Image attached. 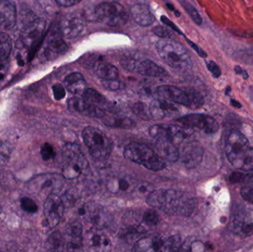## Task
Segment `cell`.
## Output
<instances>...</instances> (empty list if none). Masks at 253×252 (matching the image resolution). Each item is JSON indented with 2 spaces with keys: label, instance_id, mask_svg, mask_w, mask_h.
Instances as JSON below:
<instances>
[{
  "label": "cell",
  "instance_id": "1",
  "mask_svg": "<svg viewBox=\"0 0 253 252\" xmlns=\"http://www.w3.org/2000/svg\"><path fill=\"white\" fill-rule=\"evenodd\" d=\"M147 203L169 216H188L193 208L190 198L174 189H155L147 195Z\"/></svg>",
  "mask_w": 253,
  "mask_h": 252
},
{
  "label": "cell",
  "instance_id": "2",
  "mask_svg": "<svg viewBox=\"0 0 253 252\" xmlns=\"http://www.w3.org/2000/svg\"><path fill=\"white\" fill-rule=\"evenodd\" d=\"M225 154L228 161L239 170H253V148L248 139L238 130H233L225 142Z\"/></svg>",
  "mask_w": 253,
  "mask_h": 252
},
{
  "label": "cell",
  "instance_id": "3",
  "mask_svg": "<svg viewBox=\"0 0 253 252\" xmlns=\"http://www.w3.org/2000/svg\"><path fill=\"white\" fill-rule=\"evenodd\" d=\"M156 50L161 59L172 69H191V57L185 47L171 39L162 38L156 44Z\"/></svg>",
  "mask_w": 253,
  "mask_h": 252
},
{
  "label": "cell",
  "instance_id": "4",
  "mask_svg": "<svg viewBox=\"0 0 253 252\" xmlns=\"http://www.w3.org/2000/svg\"><path fill=\"white\" fill-rule=\"evenodd\" d=\"M124 156L126 159L152 171H161L166 167L165 161L159 154L143 144L131 143L126 145Z\"/></svg>",
  "mask_w": 253,
  "mask_h": 252
},
{
  "label": "cell",
  "instance_id": "5",
  "mask_svg": "<svg viewBox=\"0 0 253 252\" xmlns=\"http://www.w3.org/2000/svg\"><path fill=\"white\" fill-rule=\"evenodd\" d=\"M83 142L90 155L96 160H104L111 155L113 142L100 129L87 127L82 133Z\"/></svg>",
  "mask_w": 253,
  "mask_h": 252
},
{
  "label": "cell",
  "instance_id": "6",
  "mask_svg": "<svg viewBox=\"0 0 253 252\" xmlns=\"http://www.w3.org/2000/svg\"><path fill=\"white\" fill-rule=\"evenodd\" d=\"M63 157L62 176L68 180H74L80 177L88 167L87 158L80 146L75 144L68 143L64 146Z\"/></svg>",
  "mask_w": 253,
  "mask_h": 252
},
{
  "label": "cell",
  "instance_id": "7",
  "mask_svg": "<svg viewBox=\"0 0 253 252\" xmlns=\"http://www.w3.org/2000/svg\"><path fill=\"white\" fill-rule=\"evenodd\" d=\"M157 93L164 99L190 109L200 108L205 103L202 95L195 90H184L174 86L162 85L158 87Z\"/></svg>",
  "mask_w": 253,
  "mask_h": 252
},
{
  "label": "cell",
  "instance_id": "8",
  "mask_svg": "<svg viewBox=\"0 0 253 252\" xmlns=\"http://www.w3.org/2000/svg\"><path fill=\"white\" fill-rule=\"evenodd\" d=\"M98 22L115 27L125 25L128 19V13L123 4L117 1H104L98 4L93 12Z\"/></svg>",
  "mask_w": 253,
  "mask_h": 252
},
{
  "label": "cell",
  "instance_id": "9",
  "mask_svg": "<svg viewBox=\"0 0 253 252\" xmlns=\"http://www.w3.org/2000/svg\"><path fill=\"white\" fill-rule=\"evenodd\" d=\"M149 134L157 142H170L179 145L191 136L192 130L177 124H155L149 129Z\"/></svg>",
  "mask_w": 253,
  "mask_h": 252
},
{
  "label": "cell",
  "instance_id": "10",
  "mask_svg": "<svg viewBox=\"0 0 253 252\" xmlns=\"http://www.w3.org/2000/svg\"><path fill=\"white\" fill-rule=\"evenodd\" d=\"M180 237L172 235L168 238L159 236H149L141 238L134 244L132 251L169 252L180 250Z\"/></svg>",
  "mask_w": 253,
  "mask_h": 252
},
{
  "label": "cell",
  "instance_id": "11",
  "mask_svg": "<svg viewBox=\"0 0 253 252\" xmlns=\"http://www.w3.org/2000/svg\"><path fill=\"white\" fill-rule=\"evenodd\" d=\"M46 26L47 22L43 19H36L30 22L21 33L20 45L29 53H34L44 36Z\"/></svg>",
  "mask_w": 253,
  "mask_h": 252
},
{
  "label": "cell",
  "instance_id": "12",
  "mask_svg": "<svg viewBox=\"0 0 253 252\" xmlns=\"http://www.w3.org/2000/svg\"><path fill=\"white\" fill-rule=\"evenodd\" d=\"M65 204L63 200L55 193H50L47 196L44 204V226L47 229H52L60 223L64 214Z\"/></svg>",
  "mask_w": 253,
  "mask_h": 252
},
{
  "label": "cell",
  "instance_id": "13",
  "mask_svg": "<svg viewBox=\"0 0 253 252\" xmlns=\"http://www.w3.org/2000/svg\"><path fill=\"white\" fill-rule=\"evenodd\" d=\"M177 122L191 130H197L206 134H212L219 130L216 120L210 115L204 114H190L177 118Z\"/></svg>",
  "mask_w": 253,
  "mask_h": 252
},
{
  "label": "cell",
  "instance_id": "14",
  "mask_svg": "<svg viewBox=\"0 0 253 252\" xmlns=\"http://www.w3.org/2000/svg\"><path fill=\"white\" fill-rule=\"evenodd\" d=\"M233 231L241 238L253 235V209L240 207L236 212L233 220Z\"/></svg>",
  "mask_w": 253,
  "mask_h": 252
},
{
  "label": "cell",
  "instance_id": "15",
  "mask_svg": "<svg viewBox=\"0 0 253 252\" xmlns=\"http://www.w3.org/2000/svg\"><path fill=\"white\" fill-rule=\"evenodd\" d=\"M83 242L87 250L93 252H109L112 248L109 237L100 229L93 228L83 237Z\"/></svg>",
  "mask_w": 253,
  "mask_h": 252
},
{
  "label": "cell",
  "instance_id": "16",
  "mask_svg": "<svg viewBox=\"0 0 253 252\" xmlns=\"http://www.w3.org/2000/svg\"><path fill=\"white\" fill-rule=\"evenodd\" d=\"M59 28L64 36L73 39L78 37L84 31V21L79 13H69L62 19Z\"/></svg>",
  "mask_w": 253,
  "mask_h": 252
},
{
  "label": "cell",
  "instance_id": "17",
  "mask_svg": "<svg viewBox=\"0 0 253 252\" xmlns=\"http://www.w3.org/2000/svg\"><path fill=\"white\" fill-rule=\"evenodd\" d=\"M68 108L71 112L80 114L84 116L92 117V118H102L105 116V111L99 109L97 107L93 106L87 103L84 99L80 98L73 97L68 102Z\"/></svg>",
  "mask_w": 253,
  "mask_h": 252
},
{
  "label": "cell",
  "instance_id": "18",
  "mask_svg": "<svg viewBox=\"0 0 253 252\" xmlns=\"http://www.w3.org/2000/svg\"><path fill=\"white\" fill-rule=\"evenodd\" d=\"M204 149L202 146L196 144H189L180 152L179 159L184 167L193 169L202 163Z\"/></svg>",
  "mask_w": 253,
  "mask_h": 252
},
{
  "label": "cell",
  "instance_id": "19",
  "mask_svg": "<svg viewBox=\"0 0 253 252\" xmlns=\"http://www.w3.org/2000/svg\"><path fill=\"white\" fill-rule=\"evenodd\" d=\"M13 2L10 0H0V31H9L16 25L17 14Z\"/></svg>",
  "mask_w": 253,
  "mask_h": 252
},
{
  "label": "cell",
  "instance_id": "20",
  "mask_svg": "<svg viewBox=\"0 0 253 252\" xmlns=\"http://www.w3.org/2000/svg\"><path fill=\"white\" fill-rule=\"evenodd\" d=\"M149 109L151 119L154 120H162L178 112V108L172 102L164 99L152 101L149 105Z\"/></svg>",
  "mask_w": 253,
  "mask_h": 252
},
{
  "label": "cell",
  "instance_id": "21",
  "mask_svg": "<svg viewBox=\"0 0 253 252\" xmlns=\"http://www.w3.org/2000/svg\"><path fill=\"white\" fill-rule=\"evenodd\" d=\"M67 50H68V46L62 39V36L59 35V33H58V31L51 32L44 47V56L47 59L52 60L64 54Z\"/></svg>",
  "mask_w": 253,
  "mask_h": 252
},
{
  "label": "cell",
  "instance_id": "22",
  "mask_svg": "<svg viewBox=\"0 0 253 252\" xmlns=\"http://www.w3.org/2000/svg\"><path fill=\"white\" fill-rule=\"evenodd\" d=\"M83 98L87 103L97 107L105 112L107 111L112 113H117L118 112L115 104L108 101L103 95L101 94L94 89H87L83 95Z\"/></svg>",
  "mask_w": 253,
  "mask_h": 252
},
{
  "label": "cell",
  "instance_id": "23",
  "mask_svg": "<svg viewBox=\"0 0 253 252\" xmlns=\"http://www.w3.org/2000/svg\"><path fill=\"white\" fill-rule=\"evenodd\" d=\"M68 235L67 248L68 251H80L83 244V228L80 222L74 221L66 229Z\"/></svg>",
  "mask_w": 253,
  "mask_h": 252
},
{
  "label": "cell",
  "instance_id": "24",
  "mask_svg": "<svg viewBox=\"0 0 253 252\" xmlns=\"http://www.w3.org/2000/svg\"><path fill=\"white\" fill-rule=\"evenodd\" d=\"M130 13L134 22L140 26H150L156 20L150 7L145 4H134L130 8Z\"/></svg>",
  "mask_w": 253,
  "mask_h": 252
},
{
  "label": "cell",
  "instance_id": "25",
  "mask_svg": "<svg viewBox=\"0 0 253 252\" xmlns=\"http://www.w3.org/2000/svg\"><path fill=\"white\" fill-rule=\"evenodd\" d=\"M110 192L114 194L128 193L132 192L135 186L132 179L126 176H114L110 178L107 183Z\"/></svg>",
  "mask_w": 253,
  "mask_h": 252
},
{
  "label": "cell",
  "instance_id": "26",
  "mask_svg": "<svg viewBox=\"0 0 253 252\" xmlns=\"http://www.w3.org/2000/svg\"><path fill=\"white\" fill-rule=\"evenodd\" d=\"M64 84L68 92L76 96H83L87 90L85 79L80 72H72L67 75L64 80Z\"/></svg>",
  "mask_w": 253,
  "mask_h": 252
},
{
  "label": "cell",
  "instance_id": "27",
  "mask_svg": "<svg viewBox=\"0 0 253 252\" xmlns=\"http://www.w3.org/2000/svg\"><path fill=\"white\" fill-rule=\"evenodd\" d=\"M137 71L144 76L161 77L168 75V72L163 68L150 60L140 62L137 66Z\"/></svg>",
  "mask_w": 253,
  "mask_h": 252
},
{
  "label": "cell",
  "instance_id": "28",
  "mask_svg": "<svg viewBox=\"0 0 253 252\" xmlns=\"http://www.w3.org/2000/svg\"><path fill=\"white\" fill-rule=\"evenodd\" d=\"M93 71L96 76L102 80L118 79L120 75L117 67L108 62H98L95 65Z\"/></svg>",
  "mask_w": 253,
  "mask_h": 252
},
{
  "label": "cell",
  "instance_id": "29",
  "mask_svg": "<svg viewBox=\"0 0 253 252\" xmlns=\"http://www.w3.org/2000/svg\"><path fill=\"white\" fill-rule=\"evenodd\" d=\"M157 146L159 155L163 159L169 162H175L179 159L180 151L177 145L170 142H157Z\"/></svg>",
  "mask_w": 253,
  "mask_h": 252
},
{
  "label": "cell",
  "instance_id": "30",
  "mask_svg": "<svg viewBox=\"0 0 253 252\" xmlns=\"http://www.w3.org/2000/svg\"><path fill=\"white\" fill-rule=\"evenodd\" d=\"M102 119L105 125L114 128L131 129L135 126V121L129 118L108 117L105 115Z\"/></svg>",
  "mask_w": 253,
  "mask_h": 252
},
{
  "label": "cell",
  "instance_id": "31",
  "mask_svg": "<svg viewBox=\"0 0 253 252\" xmlns=\"http://www.w3.org/2000/svg\"><path fill=\"white\" fill-rule=\"evenodd\" d=\"M232 57L235 61L245 65H253V47H245L233 52Z\"/></svg>",
  "mask_w": 253,
  "mask_h": 252
},
{
  "label": "cell",
  "instance_id": "32",
  "mask_svg": "<svg viewBox=\"0 0 253 252\" xmlns=\"http://www.w3.org/2000/svg\"><path fill=\"white\" fill-rule=\"evenodd\" d=\"M11 39L8 34L0 31V61L7 60L11 52Z\"/></svg>",
  "mask_w": 253,
  "mask_h": 252
},
{
  "label": "cell",
  "instance_id": "33",
  "mask_svg": "<svg viewBox=\"0 0 253 252\" xmlns=\"http://www.w3.org/2000/svg\"><path fill=\"white\" fill-rule=\"evenodd\" d=\"M159 223V215L153 210H147V211L144 212L139 225H141L147 231L150 228L156 226Z\"/></svg>",
  "mask_w": 253,
  "mask_h": 252
},
{
  "label": "cell",
  "instance_id": "34",
  "mask_svg": "<svg viewBox=\"0 0 253 252\" xmlns=\"http://www.w3.org/2000/svg\"><path fill=\"white\" fill-rule=\"evenodd\" d=\"M180 4L182 5V7H184V10L187 12L189 16L191 17V19H193V22L198 25H201L203 22V19H202V16L199 14V11L196 10V7L191 4V3L189 2L187 0H178Z\"/></svg>",
  "mask_w": 253,
  "mask_h": 252
},
{
  "label": "cell",
  "instance_id": "35",
  "mask_svg": "<svg viewBox=\"0 0 253 252\" xmlns=\"http://www.w3.org/2000/svg\"><path fill=\"white\" fill-rule=\"evenodd\" d=\"M132 109V112L141 120L147 121V120L151 119L149 106H147L146 104L143 103V102H136L134 104Z\"/></svg>",
  "mask_w": 253,
  "mask_h": 252
},
{
  "label": "cell",
  "instance_id": "36",
  "mask_svg": "<svg viewBox=\"0 0 253 252\" xmlns=\"http://www.w3.org/2000/svg\"><path fill=\"white\" fill-rule=\"evenodd\" d=\"M21 207L24 211L29 213H35L38 211V207L34 200L29 198H23L21 200Z\"/></svg>",
  "mask_w": 253,
  "mask_h": 252
},
{
  "label": "cell",
  "instance_id": "37",
  "mask_svg": "<svg viewBox=\"0 0 253 252\" xmlns=\"http://www.w3.org/2000/svg\"><path fill=\"white\" fill-rule=\"evenodd\" d=\"M48 245L50 250H59L63 246V238L59 232H55L49 238Z\"/></svg>",
  "mask_w": 253,
  "mask_h": 252
},
{
  "label": "cell",
  "instance_id": "38",
  "mask_svg": "<svg viewBox=\"0 0 253 252\" xmlns=\"http://www.w3.org/2000/svg\"><path fill=\"white\" fill-rule=\"evenodd\" d=\"M41 155L44 161H50L53 159L56 155L54 148L50 144H44L41 148Z\"/></svg>",
  "mask_w": 253,
  "mask_h": 252
},
{
  "label": "cell",
  "instance_id": "39",
  "mask_svg": "<svg viewBox=\"0 0 253 252\" xmlns=\"http://www.w3.org/2000/svg\"><path fill=\"white\" fill-rule=\"evenodd\" d=\"M153 33L155 35L158 36L162 38H171L172 33L169 31V28L164 26H156L153 29Z\"/></svg>",
  "mask_w": 253,
  "mask_h": 252
},
{
  "label": "cell",
  "instance_id": "40",
  "mask_svg": "<svg viewBox=\"0 0 253 252\" xmlns=\"http://www.w3.org/2000/svg\"><path fill=\"white\" fill-rule=\"evenodd\" d=\"M102 86L107 90L116 91L121 88V82L118 79L102 80Z\"/></svg>",
  "mask_w": 253,
  "mask_h": 252
},
{
  "label": "cell",
  "instance_id": "41",
  "mask_svg": "<svg viewBox=\"0 0 253 252\" xmlns=\"http://www.w3.org/2000/svg\"><path fill=\"white\" fill-rule=\"evenodd\" d=\"M253 174H245L242 173H233L230 176V180L232 183H239L253 179Z\"/></svg>",
  "mask_w": 253,
  "mask_h": 252
},
{
  "label": "cell",
  "instance_id": "42",
  "mask_svg": "<svg viewBox=\"0 0 253 252\" xmlns=\"http://www.w3.org/2000/svg\"><path fill=\"white\" fill-rule=\"evenodd\" d=\"M241 195L243 197L244 199L253 205V184L242 188L241 190Z\"/></svg>",
  "mask_w": 253,
  "mask_h": 252
},
{
  "label": "cell",
  "instance_id": "43",
  "mask_svg": "<svg viewBox=\"0 0 253 252\" xmlns=\"http://www.w3.org/2000/svg\"><path fill=\"white\" fill-rule=\"evenodd\" d=\"M53 93L56 100H62L65 96V89L61 84H56L53 86Z\"/></svg>",
  "mask_w": 253,
  "mask_h": 252
},
{
  "label": "cell",
  "instance_id": "44",
  "mask_svg": "<svg viewBox=\"0 0 253 252\" xmlns=\"http://www.w3.org/2000/svg\"><path fill=\"white\" fill-rule=\"evenodd\" d=\"M207 67L210 72L213 75L214 78H219L221 75V68L213 61H210L207 63Z\"/></svg>",
  "mask_w": 253,
  "mask_h": 252
},
{
  "label": "cell",
  "instance_id": "45",
  "mask_svg": "<svg viewBox=\"0 0 253 252\" xmlns=\"http://www.w3.org/2000/svg\"><path fill=\"white\" fill-rule=\"evenodd\" d=\"M10 155V149L4 144L0 142V164L5 163Z\"/></svg>",
  "mask_w": 253,
  "mask_h": 252
},
{
  "label": "cell",
  "instance_id": "46",
  "mask_svg": "<svg viewBox=\"0 0 253 252\" xmlns=\"http://www.w3.org/2000/svg\"><path fill=\"white\" fill-rule=\"evenodd\" d=\"M120 63L122 64L125 69L128 70V71H132V70L135 69L138 65V64L136 65V62L134 59H129V58L126 57L122 59Z\"/></svg>",
  "mask_w": 253,
  "mask_h": 252
},
{
  "label": "cell",
  "instance_id": "47",
  "mask_svg": "<svg viewBox=\"0 0 253 252\" xmlns=\"http://www.w3.org/2000/svg\"><path fill=\"white\" fill-rule=\"evenodd\" d=\"M185 39L187 40V43H188L189 44H190V47H192V48L193 49V50H195V51L196 52V53L199 54V56H201L202 58H207L208 57V54H207L206 52L204 51L203 50H202V48H200V47H199V46L197 45V44H195L194 42H193V41H190V39H188V38H186Z\"/></svg>",
  "mask_w": 253,
  "mask_h": 252
},
{
  "label": "cell",
  "instance_id": "48",
  "mask_svg": "<svg viewBox=\"0 0 253 252\" xmlns=\"http://www.w3.org/2000/svg\"><path fill=\"white\" fill-rule=\"evenodd\" d=\"M161 21H162V22H164V23L165 24V25H168V27H169V28H171V29L172 30V31H175V32L178 33V34H181V35H183L182 33H181V31H180L179 29H178V27L176 26V25H175V24L172 23V22H171L170 20H169L168 18H167L165 16H161Z\"/></svg>",
  "mask_w": 253,
  "mask_h": 252
},
{
  "label": "cell",
  "instance_id": "49",
  "mask_svg": "<svg viewBox=\"0 0 253 252\" xmlns=\"http://www.w3.org/2000/svg\"><path fill=\"white\" fill-rule=\"evenodd\" d=\"M55 1L59 5L63 6V7H70V6L78 4L83 0H55Z\"/></svg>",
  "mask_w": 253,
  "mask_h": 252
},
{
  "label": "cell",
  "instance_id": "50",
  "mask_svg": "<svg viewBox=\"0 0 253 252\" xmlns=\"http://www.w3.org/2000/svg\"><path fill=\"white\" fill-rule=\"evenodd\" d=\"M235 72L237 75H242V78L244 79H248L249 78V74L247 72L246 70L243 69V68H241L239 65H236L234 68Z\"/></svg>",
  "mask_w": 253,
  "mask_h": 252
},
{
  "label": "cell",
  "instance_id": "51",
  "mask_svg": "<svg viewBox=\"0 0 253 252\" xmlns=\"http://www.w3.org/2000/svg\"><path fill=\"white\" fill-rule=\"evenodd\" d=\"M167 5H168V7H169V9H171V10H172V11L174 12V13H175V16H180V13L178 11V10H175V7H173V6L172 5H171L170 4H169V3H168V4H167Z\"/></svg>",
  "mask_w": 253,
  "mask_h": 252
},
{
  "label": "cell",
  "instance_id": "52",
  "mask_svg": "<svg viewBox=\"0 0 253 252\" xmlns=\"http://www.w3.org/2000/svg\"><path fill=\"white\" fill-rule=\"evenodd\" d=\"M230 102H231V105H233V107H235V108H242V105H241L239 102H237V101L234 100V99H231Z\"/></svg>",
  "mask_w": 253,
  "mask_h": 252
},
{
  "label": "cell",
  "instance_id": "53",
  "mask_svg": "<svg viewBox=\"0 0 253 252\" xmlns=\"http://www.w3.org/2000/svg\"><path fill=\"white\" fill-rule=\"evenodd\" d=\"M230 90H231V89L230 87H227V90H226V95H228L229 91H230Z\"/></svg>",
  "mask_w": 253,
  "mask_h": 252
},
{
  "label": "cell",
  "instance_id": "54",
  "mask_svg": "<svg viewBox=\"0 0 253 252\" xmlns=\"http://www.w3.org/2000/svg\"><path fill=\"white\" fill-rule=\"evenodd\" d=\"M1 212H2V207H1V205H0V214H1Z\"/></svg>",
  "mask_w": 253,
  "mask_h": 252
}]
</instances>
